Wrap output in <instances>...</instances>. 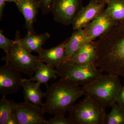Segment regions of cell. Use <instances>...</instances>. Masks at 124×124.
<instances>
[{
	"instance_id": "cell-22",
	"label": "cell",
	"mask_w": 124,
	"mask_h": 124,
	"mask_svg": "<svg viewBox=\"0 0 124 124\" xmlns=\"http://www.w3.org/2000/svg\"><path fill=\"white\" fill-rule=\"evenodd\" d=\"M14 42V40H11L6 38L4 33L3 31L0 30V48L3 49L6 53L9 54L11 46Z\"/></svg>"
},
{
	"instance_id": "cell-1",
	"label": "cell",
	"mask_w": 124,
	"mask_h": 124,
	"mask_svg": "<svg viewBox=\"0 0 124 124\" xmlns=\"http://www.w3.org/2000/svg\"><path fill=\"white\" fill-rule=\"evenodd\" d=\"M95 42L97 67L103 72L124 77V23H119Z\"/></svg>"
},
{
	"instance_id": "cell-9",
	"label": "cell",
	"mask_w": 124,
	"mask_h": 124,
	"mask_svg": "<svg viewBox=\"0 0 124 124\" xmlns=\"http://www.w3.org/2000/svg\"><path fill=\"white\" fill-rule=\"evenodd\" d=\"M21 72L6 64L0 67V93L6 97L16 93L22 87Z\"/></svg>"
},
{
	"instance_id": "cell-4",
	"label": "cell",
	"mask_w": 124,
	"mask_h": 124,
	"mask_svg": "<svg viewBox=\"0 0 124 124\" xmlns=\"http://www.w3.org/2000/svg\"><path fill=\"white\" fill-rule=\"evenodd\" d=\"M118 76L113 73L102 75L82 88L86 93L93 96L106 108L111 107L116 103L122 87Z\"/></svg>"
},
{
	"instance_id": "cell-12",
	"label": "cell",
	"mask_w": 124,
	"mask_h": 124,
	"mask_svg": "<svg viewBox=\"0 0 124 124\" xmlns=\"http://www.w3.org/2000/svg\"><path fill=\"white\" fill-rule=\"evenodd\" d=\"M68 39L69 38H67L55 47L48 49H42L38 53L40 60L55 68L62 63L70 60L65 49Z\"/></svg>"
},
{
	"instance_id": "cell-29",
	"label": "cell",
	"mask_w": 124,
	"mask_h": 124,
	"mask_svg": "<svg viewBox=\"0 0 124 124\" xmlns=\"http://www.w3.org/2000/svg\"><path fill=\"white\" fill-rule=\"evenodd\" d=\"M6 2H16L18 0H5Z\"/></svg>"
},
{
	"instance_id": "cell-26",
	"label": "cell",
	"mask_w": 124,
	"mask_h": 124,
	"mask_svg": "<svg viewBox=\"0 0 124 124\" xmlns=\"http://www.w3.org/2000/svg\"><path fill=\"white\" fill-rule=\"evenodd\" d=\"M6 124H19L18 121L14 112L11 114V115L10 116Z\"/></svg>"
},
{
	"instance_id": "cell-11",
	"label": "cell",
	"mask_w": 124,
	"mask_h": 124,
	"mask_svg": "<svg viewBox=\"0 0 124 124\" xmlns=\"http://www.w3.org/2000/svg\"><path fill=\"white\" fill-rule=\"evenodd\" d=\"M105 4L98 3L96 0H90L88 4L83 7L72 23L73 30L84 28L105 9Z\"/></svg>"
},
{
	"instance_id": "cell-24",
	"label": "cell",
	"mask_w": 124,
	"mask_h": 124,
	"mask_svg": "<svg viewBox=\"0 0 124 124\" xmlns=\"http://www.w3.org/2000/svg\"><path fill=\"white\" fill-rule=\"evenodd\" d=\"M63 115H56L53 118L46 120V124H72L68 117L66 118Z\"/></svg>"
},
{
	"instance_id": "cell-27",
	"label": "cell",
	"mask_w": 124,
	"mask_h": 124,
	"mask_svg": "<svg viewBox=\"0 0 124 124\" xmlns=\"http://www.w3.org/2000/svg\"><path fill=\"white\" fill-rule=\"evenodd\" d=\"M6 2L5 0H0V20H1L4 9L6 5Z\"/></svg>"
},
{
	"instance_id": "cell-23",
	"label": "cell",
	"mask_w": 124,
	"mask_h": 124,
	"mask_svg": "<svg viewBox=\"0 0 124 124\" xmlns=\"http://www.w3.org/2000/svg\"><path fill=\"white\" fill-rule=\"evenodd\" d=\"M55 0H39L40 8L43 15L51 12Z\"/></svg>"
},
{
	"instance_id": "cell-17",
	"label": "cell",
	"mask_w": 124,
	"mask_h": 124,
	"mask_svg": "<svg viewBox=\"0 0 124 124\" xmlns=\"http://www.w3.org/2000/svg\"><path fill=\"white\" fill-rule=\"evenodd\" d=\"M51 65L45 64L40 61L36 69L34 76L29 79L33 81H37L41 85L44 84L48 87V83L51 79L55 80L58 77L55 69Z\"/></svg>"
},
{
	"instance_id": "cell-3",
	"label": "cell",
	"mask_w": 124,
	"mask_h": 124,
	"mask_svg": "<svg viewBox=\"0 0 124 124\" xmlns=\"http://www.w3.org/2000/svg\"><path fill=\"white\" fill-rule=\"evenodd\" d=\"M85 95L69 111L68 117L72 124H105L106 108L90 94Z\"/></svg>"
},
{
	"instance_id": "cell-18",
	"label": "cell",
	"mask_w": 124,
	"mask_h": 124,
	"mask_svg": "<svg viewBox=\"0 0 124 124\" xmlns=\"http://www.w3.org/2000/svg\"><path fill=\"white\" fill-rule=\"evenodd\" d=\"M86 43V36L84 29L75 30L71 36L69 38L65 46L66 52L70 60Z\"/></svg>"
},
{
	"instance_id": "cell-6",
	"label": "cell",
	"mask_w": 124,
	"mask_h": 124,
	"mask_svg": "<svg viewBox=\"0 0 124 124\" xmlns=\"http://www.w3.org/2000/svg\"><path fill=\"white\" fill-rule=\"evenodd\" d=\"M97 67L95 64L81 65L69 60L62 63L55 70L61 79L84 86L94 82L103 75V71Z\"/></svg>"
},
{
	"instance_id": "cell-15",
	"label": "cell",
	"mask_w": 124,
	"mask_h": 124,
	"mask_svg": "<svg viewBox=\"0 0 124 124\" xmlns=\"http://www.w3.org/2000/svg\"><path fill=\"white\" fill-rule=\"evenodd\" d=\"M40 84L34 82L29 79H23L22 87L23 88L24 101L42 107L44 103L42 99L45 97V93L40 89Z\"/></svg>"
},
{
	"instance_id": "cell-16",
	"label": "cell",
	"mask_w": 124,
	"mask_h": 124,
	"mask_svg": "<svg viewBox=\"0 0 124 124\" xmlns=\"http://www.w3.org/2000/svg\"><path fill=\"white\" fill-rule=\"evenodd\" d=\"M50 37V35L48 32L35 35L28 31L26 36L20 41L24 48L30 53H38L43 49L42 46Z\"/></svg>"
},
{
	"instance_id": "cell-19",
	"label": "cell",
	"mask_w": 124,
	"mask_h": 124,
	"mask_svg": "<svg viewBox=\"0 0 124 124\" xmlns=\"http://www.w3.org/2000/svg\"><path fill=\"white\" fill-rule=\"evenodd\" d=\"M107 4V14L118 23H124V0H110Z\"/></svg>"
},
{
	"instance_id": "cell-7",
	"label": "cell",
	"mask_w": 124,
	"mask_h": 124,
	"mask_svg": "<svg viewBox=\"0 0 124 124\" xmlns=\"http://www.w3.org/2000/svg\"><path fill=\"white\" fill-rule=\"evenodd\" d=\"M82 0H55L52 10L54 19L64 26H69L82 9Z\"/></svg>"
},
{
	"instance_id": "cell-2",
	"label": "cell",
	"mask_w": 124,
	"mask_h": 124,
	"mask_svg": "<svg viewBox=\"0 0 124 124\" xmlns=\"http://www.w3.org/2000/svg\"><path fill=\"white\" fill-rule=\"evenodd\" d=\"M47 88L42 110L45 113L54 115L65 116L76 101L86 93L77 84L61 79Z\"/></svg>"
},
{
	"instance_id": "cell-10",
	"label": "cell",
	"mask_w": 124,
	"mask_h": 124,
	"mask_svg": "<svg viewBox=\"0 0 124 124\" xmlns=\"http://www.w3.org/2000/svg\"><path fill=\"white\" fill-rule=\"evenodd\" d=\"M14 112L19 124H46L42 107L24 101Z\"/></svg>"
},
{
	"instance_id": "cell-14",
	"label": "cell",
	"mask_w": 124,
	"mask_h": 124,
	"mask_svg": "<svg viewBox=\"0 0 124 124\" xmlns=\"http://www.w3.org/2000/svg\"><path fill=\"white\" fill-rule=\"evenodd\" d=\"M97 58L96 42L85 44L70 59L71 62L81 65L95 64Z\"/></svg>"
},
{
	"instance_id": "cell-20",
	"label": "cell",
	"mask_w": 124,
	"mask_h": 124,
	"mask_svg": "<svg viewBox=\"0 0 124 124\" xmlns=\"http://www.w3.org/2000/svg\"><path fill=\"white\" fill-rule=\"evenodd\" d=\"M18 105L14 100H8L3 97L0 100V124H6L10 116L14 113Z\"/></svg>"
},
{
	"instance_id": "cell-21",
	"label": "cell",
	"mask_w": 124,
	"mask_h": 124,
	"mask_svg": "<svg viewBox=\"0 0 124 124\" xmlns=\"http://www.w3.org/2000/svg\"><path fill=\"white\" fill-rule=\"evenodd\" d=\"M116 103L111 107L110 112L106 114L105 124H124V108Z\"/></svg>"
},
{
	"instance_id": "cell-25",
	"label": "cell",
	"mask_w": 124,
	"mask_h": 124,
	"mask_svg": "<svg viewBox=\"0 0 124 124\" xmlns=\"http://www.w3.org/2000/svg\"><path fill=\"white\" fill-rule=\"evenodd\" d=\"M116 103L124 108V86H122L120 91Z\"/></svg>"
},
{
	"instance_id": "cell-8",
	"label": "cell",
	"mask_w": 124,
	"mask_h": 124,
	"mask_svg": "<svg viewBox=\"0 0 124 124\" xmlns=\"http://www.w3.org/2000/svg\"><path fill=\"white\" fill-rule=\"evenodd\" d=\"M118 23L111 18L104 9L96 18L84 28L86 43L104 36Z\"/></svg>"
},
{
	"instance_id": "cell-28",
	"label": "cell",
	"mask_w": 124,
	"mask_h": 124,
	"mask_svg": "<svg viewBox=\"0 0 124 124\" xmlns=\"http://www.w3.org/2000/svg\"><path fill=\"white\" fill-rule=\"evenodd\" d=\"M98 3L102 4H107L110 0H96Z\"/></svg>"
},
{
	"instance_id": "cell-5",
	"label": "cell",
	"mask_w": 124,
	"mask_h": 124,
	"mask_svg": "<svg viewBox=\"0 0 124 124\" xmlns=\"http://www.w3.org/2000/svg\"><path fill=\"white\" fill-rule=\"evenodd\" d=\"M20 33L17 31L14 42L9 54L1 58L6 64L20 72L33 77L38 63L40 61L39 56H34L25 48L20 39Z\"/></svg>"
},
{
	"instance_id": "cell-13",
	"label": "cell",
	"mask_w": 124,
	"mask_h": 124,
	"mask_svg": "<svg viewBox=\"0 0 124 124\" xmlns=\"http://www.w3.org/2000/svg\"><path fill=\"white\" fill-rule=\"evenodd\" d=\"M15 4L24 16L25 28L28 31L35 34L33 23L37 21V16L40 8L39 0H18Z\"/></svg>"
}]
</instances>
